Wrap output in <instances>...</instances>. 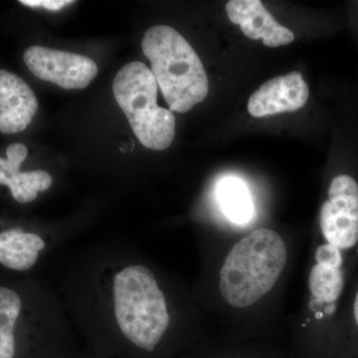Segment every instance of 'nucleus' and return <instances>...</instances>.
I'll return each instance as SVG.
<instances>
[{"instance_id":"obj_1","label":"nucleus","mask_w":358,"mask_h":358,"mask_svg":"<svg viewBox=\"0 0 358 358\" xmlns=\"http://www.w3.org/2000/svg\"><path fill=\"white\" fill-rule=\"evenodd\" d=\"M141 48L171 110L183 114L205 100L209 87L203 64L192 45L174 28H148Z\"/></svg>"},{"instance_id":"obj_2","label":"nucleus","mask_w":358,"mask_h":358,"mask_svg":"<svg viewBox=\"0 0 358 358\" xmlns=\"http://www.w3.org/2000/svg\"><path fill=\"white\" fill-rule=\"evenodd\" d=\"M286 262V245L278 233L253 231L226 257L220 271L223 298L233 307L253 305L273 289Z\"/></svg>"},{"instance_id":"obj_3","label":"nucleus","mask_w":358,"mask_h":358,"mask_svg":"<svg viewBox=\"0 0 358 358\" xmlns=\"http://www.w3.org/2000/svg\"><path fill=\"white\" fill-rule=\"evenodd\" d=\"M113 292L122 334L141 350L154 352L169 324L166 298L154 273L143 265L122 268L115 275Z\"/></svg>"},{"instance_id":"obj_4","label":"nucleus","mask_w":358,"mask_h":358,"mask_svg":"<svg viewBox=\"0 0 358 358\" xmlns=\"http://www.w3.org/2000/svg\"><path fill=\"white\" fill-rule=\"evenodd\" d=\"M157 88L152 71L138 61L124 66L113 84L115 100L141 145L164 150L174 140L176 117L157 106Z\"/></svg>"},{"instance_id":"obj_5","label":"nucleus","mask_w":358,"mask_h":358,"mask_svg":"<svg viewBox=\"0 0 358 358\" xmlns=\"http://www.w3.org/2000/svg\"><path fill=\"white\" fill-rule=\"evenodd\" d=\"M320 229L327 243L341 251L353 248L358 242V185L341 174L331 181L329 199L320 209Z\"/></svg>"},{"instance_id":"obj_6","label":"nucleus","mask_w":358,"mask_h":358,"mask_svg":"<svg viewBox=\"0 0 358 358\" xmlns=\"http://www.w3.org/2000/svg\"><path fill=\"white\" fill-rule=\"evenodd\" d=\"M23 60L40 80L65 90L86 88L98 74V66L86 56L37 45L26 49Z\"/></svg>"},{"instance_id":"obj_7","label":"nucleus","mask_w":358,"mask_h":358,"mask_svg":"<svg viewBox=\"0 0 358 358\" xmlns=\"http://www.w3.org/2000/svg\"><path fill=\"white\" fill-rule=\"evenodd\" d=\"M310 89L300 72L289 73L264 83L250 96L248 110L255 117L296 112L307 103Z\"/></svg>"},{"instance_id":"obj_8","label":"nucleus","mask_w":358,"mask_h":358,"mask_svg":"<svg viewBox=\"0 0 358 358\" xmlns=\"http://www.w3.org/2000/svg\"><path fill=\"white\" fill-rule=\"evenodd\" d=\"M226 13L248 38L262 39L271 48L294 41V33L280 25L260 0H231L226 4Z\"/></svg>"},{"instance_id":"obj_9","label":"nucleus","mask_w":358,"mask_h":358,"mask_svg":"<svg viewBox=\"0 0 358 358\" xmlns=\"http://www.w3.org/2000/svg\"><path fill=\"white\" fill-rule=\"evenodd\" d=\"M38 110V101L21 78L0 70V131L17 134L24 131Z\"/></svg>"},{"instance_id":"obj_10","label":"nucleus","mask_w":358,"mask_h":358,"mask_svg":"<svg viewBox=\"0 0 358 358\" xmlns=\"http://www.w3.org/2000/svg\"><path fill=\"white\" fill-rule=\"evenodd\" d=\"M6 155V159L0 157V185L8 186L16 201L28 203L37 199L38 192L51 187L52 178L46 171L21 173V164L28 155L24 145L13 143L8 145Z\"/></svg>"},{"instance_id":"obj_11","label":"nucleus","mask_w":358,"mask_h":358,"mask_svg":"<svg viewBox=\"0 0 358 358\" xmlns=\"http://www.w3.org/2000/svg\"><path fill=\"white\" fill-rule=\"evenodd\" d=\"M44 248V240L33 233L21 229L0 233V263L11 270L32 268L38 260L39 252Z\"/></svg>"},{"instance_id":"obj_12","label":"nucleus","mask_w":358,"mask_h":358,"mask_svg":"<svg viewBox=\"0 0 358 358\" xmlns=\"http://www.w3.org/2000/svg\"><path fill=\"white\" fill-rule=\"evenodd\" d=\"M217 199L224 215L231 222L244 225L251 221L254 206L246 185L235 178H226L218 183Z\"/></svg>"},{"instance_id":"obj_13","label":"nucleus","mask_w":358,"mask_h":358,"mask_svg":"<svg viewBox=\"0 0 358 358\" xmlns=\"http://www.w3.org/2000/svg\"><path fill=\"white\" fill-rule=\"evenodd\" d=\"M21 308L20 294L0 287V358H15V327Z\"/></svg>"},{"instance_id":"obj_14","label":"nucleus","mask_w":358,"mask_h":358,"mask_svg":"<svg viewBox=\"0 0 358 358\" xmlns=\"http://www.w3.org/2000/svg\"><path fill=\"white\" fill-rule=\"evenodd\" d=\"M315 263L343 270V251L331 244L320 245L315 252Z\"/></svg>"},{"instance_id":"obj_15","label":"nucleus","mask_w":358,"mask_h":358,"mask_svg":"<svg viewBox=\"0 0 358 358\" xmlns=\"http://www.w3.org/2000/svg\"><path fill=\"white\" fill-rule=\"evenodd\" d=\"M21 4L30 7H43L52 11H57L63 7L72 4L74 1L70 0H21Z\"/></svg>"},{"instance_id":"obj_16","label":"nucleus","mask_w":358,"mask_h":358,"mask_svg":"<svg viewBox=\"0 0 358 358\" xmlns=\"http://www.w3.org/2000/svg\"><path fill=\"white\" fill-rule=\"evenodd\" d=\"M353 313H355V322L358 326V292L355 296V305H353Z\"/></svg>"}]
</instances>
